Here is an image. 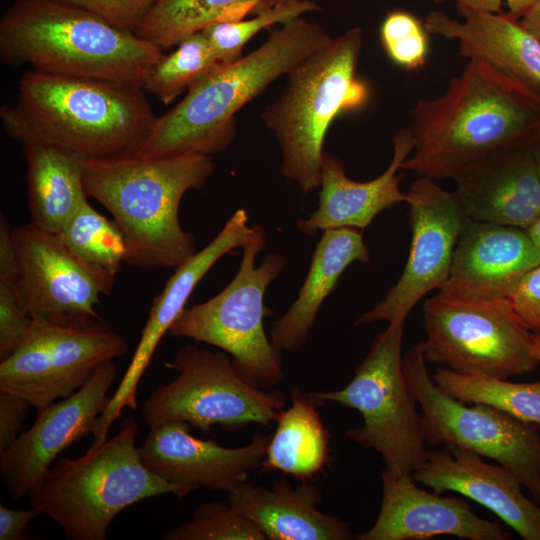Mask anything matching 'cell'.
Here are the masks:
<instances>
[{"label":"cell","mask_w":540,"mask_h":540,"mask_svg":"<svg viewBox=\"0 0 540 540\" xmlns=\"http://www.w3.org/2000/svg\"><path fill=\"white\" fill-rule=\"evenodd\" d=\"M290 1H296V0H262L260 4L257 6V8L254 10V12L260 9L271 7L275 4L290 2Z\"/></svg>","instance_id":"47"},{"label":"cell","mask_w":540,"mask_h":540,"mask_svg":"<svg viewBox=\"0 0 540 540\" xmlns=\"http://www.w3.org/2000/svg\"><path fill=\"white\" fill-rule=\"evenodd\" d=\"M31 407L24 398L0 390V453L11 446L23 432L22 423Z\"/></svg>","instance_id":"39"},{"label":"cell","mask_w":540,"mask_h":540,"mask_svg":"<svg viewBox=\"0 0 540 540\" xmlns=\"http://www.w3.org/2000/svg\"><path fill=\"white\" fill-rule=\"evenodd\" d=\"M157 116L142 87L33 69L18 82L13 106L0 108L6 135L102 159L138 152Z\"/></svg>","instance_id":"2"},{"label":"cell","mask_w":540,"mask_h":540,"mask_svg":"<svg viewBox=\"0 0 540 540\" xmlns=\"http://www.w3.org/2000/svg\"><path fill=\"white\" fill-rule=\"evenodd\" d=\"M362 30L332 37L288 74L281 94L261 119L281 149V174L303 193L320 186L327 130L337 115L362 108L368 85L357 77Z\"/></svg>","instance_id":"6"},{"label":"cell","mask_w":540,"mask_h":540,"mask_svg":"<svg viewBox=\"0 0 540 540\" xmlns=\"http://www.w3.org/2000/svg\"><path fill=\"white\" fill-rule=\"evenodd\" d=\"M191 425L171 421L149 428L138 453L143 464L169 483L230 492L249 479L266 455L271 435L256 433L241 447L229 448L196 438Z\"/></svg>","instance_id":"18"},{"label":"cell","mask_w":540,"mask_h":540,"mask_svg":"<svg viewBox=\"0 0 540 540\" xmlns=\"http://www.w3.org/2000/svg\"><path fill=\"white\" fill-rule=\"evenodd\" d=\"M117 372L114 360L101 365L72 395L38 409L33 425L0 453V476L12 501L28 496L65 449L93 432Z\"/></svg>","instance_id":"16"},{"label":"cell","mask_w":540,"mask_h":540,"mask_svg":"<svg viewBox=\"0 0 540 540\" xmlns=\"http://www.w3.org/2000/svg\"><path fill=\"white\" fill-rule=\"evenodd\" d=\"M535 0H506L507 13L520 19L530 8Z\"/></svg>","instance_id":"44"},{"label":"cell","mask_w":540,"mask_h":540,"mask_svg":"<svg viewBox=\"0 0 540 540\" xmlns=\"http://www.w3.org/2000/svg\"><path fill=\"white\" fill-rule=\"evenodd\" d=\"M17 255L14 286L35 321L81 324L100 318L95 307L111 294L115 276L71 251L60 236L32 222L12 228Z\"/></svg>","instance_id":"14"},{"label":"cell","mask_w":540,"mask_h":540,"mask_svg":"<svg viewBox=\"0 0 540 540\" xmlns=\"http://www.w3.org/2000/svg\"><path fill=\"white\" fill-rule=\"evenodd\" d=\"M413 151L402 169L435 181L454 179L485 154L531 140L540 97L488 62L471 58L435 98L409 111Z\"/></svg>","instance_id":"1"},{"label":"cell","mask_w":540,"mask_h":540,"mask_svg":"<svg viewBox=\"0 0 540 540\" xmlns=\"http://www.w3.org/2000/svg\"><path fill=\"white\" fill-rule=\"evenodd\" d=\"M533 354L540 362V334L533 333Z\"/></svg>","instance_id":"48"},{"label":"cell","mask_w":540,"mask_h":540,"mask_svg":"<svg viewBox=\"0 0 540 540\" xmlns=\"http://www.w3.org/2000/svg\"><path fill=\"white\" fill-rule=\"evenodd\" d=\"M354 262H370L361 231L338 228L322 232L297 298L272 323L270 340L281 354L295 352L308 343L320 307L345 269Z\"/></svg>","instance_id":"26"},{"label":"cell","mask_w":540,"mask_h":540,"mask_svg":"<svg viewBox=\"0 0 540 540\" xmlns=\"http://www.w3.org/2000/svg\"><path fill=\"white\" fill-rule=\"evenodd\" d=\"M319 9L320 7L311 0L284 2L255 11L252 19L218 22L201 32L217 61L221 65H228L241 58L244 46L259 31Z\"/></svg>","instance_id":"33"},{"label":"cell","mask_w":540,"mask_h":540,"mask_svg":"<svg viewBox=\"0 0 540 540\" xmlns=\"http://www.w3.org/2000/svg\"><path fill=\"white\" fill-rule=\"evenodd\" d=\"M331 38L302 16L281 24L257 49L191 86L175 107L157 117L138 152L168 157L224 151L236 135L235 114Z\"/></svg>","instance_id":"4"},{"label":"cell","mask_w":540,"mask_h":540,"mask_svg":"<svg viewBox=\"0 0 540 540\" xmlns=\"http://www.w3.org/2000/svg\"><path fill=\"white\" fill-rule=\"evenodd\" d=\"M264 244L265 232L245 244L231 282L209 300L185 308L169 333L219 348L231 356L245 380L258 388L270 389L281 382L284 371L281 353L265 331L264 318L270 309L264 305V296L285 269L287 260L272 252L256 266Z\"/></svg>","instance_id":"8"},{"label":"cell","mask_w":540,"mask_h":540,"mask_svg":"<svg viewBox=\"0 0 540 540\" xmlns=\"http://www.w3.org/2000/svg\"><path fill=\"white\" fill-rule=\"evenodd\" d=\"M407 196L411 243L405 267L384 298L356 319V326L405 322L421 298L440 289L450 274L455 247L467 220L456 193L446 191L431 178L419 177Z\"/></svg>","instance_id":"15"},{"label":"cell","mask_w":540,"mask_h":540,"mask_svg":"<svg viewBox=\"0 0 540 540\" xmlns=\"http://www.w3.org/2000/svg\"><path fill=\"white\" fill-rule=\"evenodd\" d=\"M540 264V252L524 229L467 218L448 279L438 293L470 299L512 295Z\"/></svg>","instance_id":"21"},{"label":"cell","mask_w":540,"mask_h":540,"mask_svg":"<svg viewBox=\"0 0 540 540\" xmlns=\"http://www.w3.org/2000/svg\"><path fill=\"white\" fill-rule=\"evenodd\" d=\"M34 320L21 305L11 278L0 277V360L12 355L25 340Z\"/></svg>","instance_id":"36"},{"label":"cell","mask_w":540,"mask_h":540,"mask_svg":"<svg viewBox=\"0 0 540 540\" xmlns=\"http://www.w3.org/2000/svg\"><path fill=\"white\" fill-rule=\"evenodd\" d=\"M510 300L525 326L540 334V264L523 277Z\"/></svg>","instance_id":"38"},{"label":"cell","mask_w":540,"mask_h":540,"mask_svg":"<svg viewBox=\"0 0 540 540\" xmlns=\"http://www.w3.org/2000/svg\"><path fill=\"white\" fill-rule=\"evenodd\" d=\"M520 21L540 42V0L533 2Z\"/></svg>","instance_id":"43"},{"label":"cell","mask_w":540,"mask_h":540,"mask_svg":"<svg viewBox=\"0 0 540 540\" xmlns=\"http://www.w3.org/2000/svg\"><path fill=\"white\" fill-rule=\"evenodd\" d=\"M132 417L119 431L82 456L58 457L44 479L29 493L31 507L56 522L72 540H105L114 518L147 498L174 494L179 500L191 486L166 482L141 461Z\"/></svg>","instance_id":"7"},{"label":"cell","mask_w":540,"mask_h":540,"mask_svg":"<svg viewBox=\"0 0 540 540\" xmlns=\"http://www.w3.org/2000/svg\"><path fill=\"white\" fill-rule=\"evenodd\" d=\"M164 540H266L264 533L228 501L200 504L191 520L163 536Z\"/></svg>","instance_id":"34"},{"label":"cell","mask_w":540,"mask_h":540,"mask_svg":"<svg viewBox=\"0 0 540 540\" xmlns=\"http://www.w3.org/2000/svg\"><path fill=\"white\" fill-rule=\"evenodd\" d=\"M404 323L390 322L376 335L344 388L309 393L322 404L335 402L359 411L363 424L346 430L345 435L379 453L390 472L412 475L425 462L428 450L421 414L403 373Z\"/></svg>","instance_id":"9"},{"label":"cell","mask_w":540,"mask_h":540,"mask_svg":"<svg viewBox=\"0 0 540 540\" xmlns=\"http://www.w3.org/2000/svg\"><path fill=\"white\" fill-rule=\"evenodd\" d=\"M211 155L152 157L139 152L85 161L83 183L121 230L126 264L173 270L196 253L195 237L183 229L184 195L202 189L214 174Z\"/></svg>","instance_id":"3"},{"label":"cell","mask_w":540,"mask_h":540,"mask_svg":"<svg viewBox=\"0 0 540 540\" xmlns=\"http://www.w3.org/2000/svg\"><path fill=\"white\" fill-rule=\"evenodd\" d=\"M290 398L291 405L276 420V430L259 469L261 473L281 471L308 481L329 465L331 436L318 412L324 404L298 385L292 386Z\"/></svg>","instance_id":"28"},{"label":"cell","mask_w":540,"mask_h":540,"mask_svg":"<svg viewBox=\"0 0 540 540\" xmlns=\"http://www.w3.org/2000/svg\"><path fill=\"white\" fill-rule=\"evenodd\" d=\"M17 270V255L12 228L1 216L0 221V277L13 279Z\"/></svg>","instance_id":"41"},{"label":"cell","mask_w":540,"mask_h":540,"mask_svg":"<svg viewBox=\"0 0 540 540\" xmlns=\"http://www.w3.org/2000/svg\"><path fill=\"white\" fill-rule=\"evenodd\" d=\"M65 245L86 262L116 276L126 262L121 230L85 200L58 234Z\"/></svg>","instance_id":"32"},{"label":"cell","mask_w":540,"mask_h":540,"mask_svg":"<svg viewBox=\"0 0 540 540\" xmlns=\"http://www.w3.org/2000/svg\"><path fill=\"white\" fill-rule=\"evenodd\" d=\"M426 362L461 374L501 379L533 372V333L508 297L470 299L437 293L423 304Z\"/></svg>","instance_id":"10"},{"label":"cell","mask_w":540,"mask_h":540,"mask_svg":"<svg viewBox=\"0 0 540 540\" xmlns=\"http://www.w3.org/2000/svg\"><path fill=\"white\" fill-rule=\"evenodd\" d=\"M461 20L442 10H431L426 31L457 40L459 54L479 58L540 97V42L507 12L482 13L457 5Z\"/></svg>","instance_id":"24"},{"label":"cell","mask_w":540,"mask_h":540,"mask_svg":"<svg viewBox=\"0 0 540 540\" xmlns=\"http://www.w3.org/2000/svg\"><path fill=\"white\" fill-rule=\"evenodd\" d=\"M23 153L32 223L59 234L87 200L83 183L87 159L70 150L44 143L25 144Z\"/></svg>","instance_id":"27"},{"label":"cell","mask_w":540,"mask_h":540,"mask_svg":"<svg viewBox=\"0 0 540 540\" xmlns=\"http://www.w3.org/2000/svg\"><path fill=\"white\" fill-rule=\"evenodd\" d=\"M531 148H532V152L535 158L537 170L540 176V127L532 137Z\"/></svg>","instance_id":"45"},{"label":"cell","mask_w":540,"mask_h":540,"mask_svg":"<svg viewBox=\"0 0 540 540\" xmlns=\"http://www.w3.org/2000/svg\"><path fill=\"white\" fill-rule=\"evenodd\" d=\"M388 57L407 70L422 67L428 54L427 31L413 14L396 10L387 14L380 30Z\"/></svg>","instance_id":"35"},{"label":"cell","mask_w":540,"mask_h":540,"mask_svg":"<svg viewBox=\"0 0 540 540\" xmlns=\"http://www.w3.org/2000/svg\"><path fill=\"white\" fill-rule=\"evenodd\" d=\"M127 351V341L101 318L73 325L34 320L19 348L0 362V390L38 410L72 395Z\"/></svg>","instance_id":"13"},{"label":"cell","mask_w":540,"mask_h":540,"mask_svg":"<svg viewBox=\"0 0 540 540\" xmlns=\"http://www.w3.org/2000/svg\"><path fill=\"white\" fill-rule=\"evenodd\" d=\"M319 489L308 481L293 487L280 479L271 487L245 481L227 501L270 540H349L346 522L317 509Z\"/></svg>","instance_id":"25"},{"label":"cell","mask_w":540,"mask_h":540,"mask_svg":"<svg viewBox=\"0 0 540 540\" xmlns=\"http://www.w3.org/2000/svg\"><path fill=\"white\" fill-rule=\"evenodd\" d=\"M248 222L246 210L235 211L208 245L174 269L161 293L153 298L131 362L93 429L94 445H100L108 439L110 427L125 408L137 407V391L141 378L159 342L186 308L201 279L223 256L243 247L264 232L260 225L250 226Z\"/></svg>","instance_id":"17"},{"label":"cell","mask_w":540,"mask_h":540,"mask_svg":"<svg viewBox=\"0 0 540 540\" xmlns=\"http://www.w3.org/2000/svg\"><path fill=\"white\" fill-rule=\"evenodd\" d=\"M422 343L402 357L406 385L421 408L429 447L455 445L490 458L512 472L540 504L539 424L490 405H466L440 390L426 367Z\"/></svg>","instance_id":"12"},{"label":"cell","mask_w":540,"mask_h":540,"mask_svg":"<svg viewBox=\"0 0 540 540\" xmlns=\"http://www.w3.org/2000/svg\"><path fill=\"white\" fill-rule=\"evenodd\" d=\"M81 7L99 16L112 26L132 32L138 30L143 21L161 0H62Z\"/></svg>","instance_id":"37"},{"label":"cell","mask_w":540,"mask_h":540,"mask_svg":"<svg viewBox=\"0 0 540 540\" xmlns=\"http://www.w3.org/2000/svg\"><path fill=\"white\" fill-rule=\"evenodd\" d=\"M262 0H161L135 34L163 51L208 26L243 19Z\"/></svg>","instance_id":"29"},{"label":"cell","mask_w":540,"mask_h":540,"mask_svg":"<svg viewBox=\"0 0 540 540\" xmlns=\"http://www.w3.org/2000/svg\"><path fill=\"white\" fill-rule=\"evenodd\" d=\"M526 231L540 252V217Z\"/></svg>","instance_id":"46"},{"label":"cell","mask_w":540,"mask_h":540,"mask_svg":"<svg viewBox=\"0 0 540 540\" xmlns=\"http://www.w3.org/2000/svg\"><path fill=\"white\" fill-rule=\"evenodd\" d=\"M412 151L413 139L408 128L397 130L388 167L378 177L365 182L350 179L343 163L324 153L318 207L309 217L297 221L299 231L310 237L328 229L362 231L380 212L397 203H407V193L400 189L402 176L398 171Z\"/></svg>","instance_id":"23"},{"label":"cell","mask_w":540,"mask_h":540,"mask_svg":"<svg viewBox=\"0 0 540 540\" xmlns=\"http://www.w3.org/2000/svg\"><path fill=\"white\" fill-rule=\"evenodd\" d=\"M414 481L442 495L454 491L485 506L525 540H540V506L522 492L508 469L486 463L466 448L444 445L428 450L425 462L412 473Z\"/></svg>","instance_id":"22"},{"label":"cell","mask_w":540,"mask_h":540,"mask_svg":"<svg viewBox=\"0 0 540 540\" xmlns=\"http://www.w3.org/2000/svg\"><path fill=\"white\" fill-rule=\"evenodd\" d=\"M431 377L440 390L458 401L490 405L540 425V381L514 383L490 376L461 374L446 367L437 368Z\"/></svg>","instance_id":"30"},{"label":"cell","mask_w":540,"mask_h":540,"mask_svg":"<svg viewBox=\"0 0 540 540\" xmlns=\"http://www.w3.org/2000/svg\"><path fill=\"white\" fill-rule=\"evenodd\" d=\"M531 140L493 150L453 179L467 218L527 230L540 217V176Z\"/></svg>","instance_id":"20"},{"label":"cell","mask_w":540,"mask_h":540,"mask_svg":"<svg viewBox=\"0 0 540 540\" xmlns=\"http://www.w3.org/2000/svg\"><path fill=\"white\" fill-rule=\"evenodd\" d=\"M40 513L35 508L29 510L11 509L0 505V540L29 539L27 529L29 524Z\"/></svg>","instance_id":"40"},{"label":"cell","mask_w":540,"mask_h":540,"mask_svg":"<svg viewBox=\"0 0 540 540\" xmlns=\"http://www.w3.org/2000/svg\"><path fill=\"white\" fill-rule=\"evenodd\" d=\"M382 501L374 525L357 540H425L451 535L469 540H509L498 522L477 516L461 496L441 497L416 486L412 475L381 472Z\"/></svg>","instance_id":"19"},{"label":"cell","mask_w":540,"mask_h":540,"mask_svg":"<svg viewBox=\"0 0 540 540\" xmlns=\"http://www.w3.org/2000/svg\"><path fill=\"white\" fill-rule=\"evenodd\" d=\"M435 3L445 1H455L457 5L463 6L475 12L482 13H503V6L506 0H432Z\"/></svg>","instance_id":"42"},{"label":"cell","mask_w":540,"mask_h":540,"mask_svg":"<svg viewBox=\"0 0 540 540\" xmlns=\"http://www.w3.org/2000/svg\"><path fill=\"white\" fill-rule=\"evenodd\" d=\"M165 366L177 375L143 403L142 416L149 428L171 421L186 422L204 433L216 425L227 431L250 424L268 427L287 403L282 391H268L245 380L224 351L188 345Z\"/></svg>","instance_id":"11"},{"label":"cell","mask_w":540,"mask_h":540,"mask_svg":"<svg viewBox=\"0 0 540 540\" xmlns=\"http://www.w3.org/2000/svg\"><path fill=\"white\" fill-rule=\"evenodd\" d=\"M176 50L163 54L149 72L143 89L168 105L185 90L221 65L201 31L178 44Z\"/></svg>","instance_id":"31"},{"label":"cell","mask_w":540,"mask_h":540,"mask_svg":"<svg viewBox=\"0 0 540 540\" xmlns=\"http://www.w3.org/2000/svg\"><path fill=\"white\" fill-rule=\"evenodd\" d=\"M163 50L62 0H16L0 21V56L11 66L142 87Z\"/></svg>","instance_id":"5"}]
</instances>
